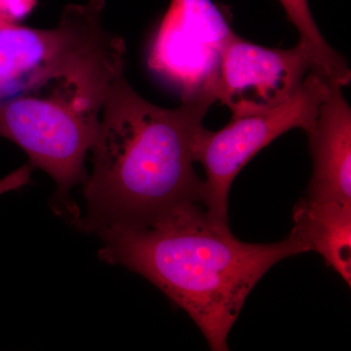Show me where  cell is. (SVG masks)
Returning a JSON list of instances; mask_svg holds the SVG:
<instances>
[{
    "label": "cell",
    "mask_w": 351,
    "mask_h": 351,
    "mask_svg": "<svg viewBox=\"0 0 351 351\" xmlns=\"http://www.w3.org/2000/svg\"><path fill=\"white\" fill-rule=\"evenodd\" d=\"M104 0L64 10L54 29L0 27V101L11 98L29 77L110 36L101 24Z\"/></svg>",
    "instance_id": "6"
},
{
    "label": "cell",
    "mask_w": 351,
    "mask_h": 351,
    "mask_svg": "<svg viewBox=\"0 0 351 351\" xmlns=\"http://www.w3.org/2000/svg\"><path fill=\"white\" fill-rule=\"evenodd\" d=\"M341 89L331 85L306 133L313 160L309 199L351 203V110Z\"/></svg>",
    "instance_id": "7"
},
{
    "label": "cell",
    "mask_w": 351,
    "mask_h": 351,
    "mask_svg": "<svg viewBox=\"0 0 351 351\" xmlns=\"http://www.w3.org/2000/svg\"><path fill=\"white\" fill-rule=\"evenodd\" d=\"M31 173V167L25 165L0 180V195L19 189L27 184L29 181Z\"/></svg>",
    "instance_id": "11"
},
{
    "label": "cell",
    "mask_w": 351,
    "mask_h": 351,
    "mask_svg": "<svg viewBox=\"0 0 351 351\" xmlns=\"http://www.w3.org/2000/svg\"><path fill=\"white\" fill-rule=\"evenodd\" d=\"M331 85L311 71L295 94L279 107L232 119L219 131L201 127L193 145V159L204 168L202 204L211 218L228 225V193L240 171L263 147L291 129L311 131Z\"/></svg>",
    "instance_id": "3"
},
{
    "label": "cell",
    "mask_w": 351,
    "mask_h": 351,
    "mask_svg": "<svg viewBox=\"0 0 351 351\" xmlns=\"http://www.w3.org/2000/svg\"><path fill=\"white\" fill-rule=\"evenodd\" d=\"M97 233L101 260L160 289L195 321L213 351L228 350V334L265 272L283 258L308 252L292 232L277 243L240 241L199 201Z\"/></svg>",
    "instance_id": "1"
},
{
    "label": "cell",
    "mask_w": 351,
    "mask_h": 351,
    "mask_svg": "<svg viewBox=\"0 0 351 351\" xmlns=\"http://www.w3.org/2000/svg\"><path fill=\"white\" fill-rule=\"evenodd\" d=\"M38 0H0V20L7 25L17 24L36 6Z\"/></svg>",
    "instance_id": "10"
},
{
    "label": "cell",
    "mask_w": 351,
    "mask_h": 351,
    "mask_svg": "<svg viewBox=\"0 0 351 351\" xmlns=\"http://www.w3.org/2000/svg\"><path fill=\"white\" fill-rule=\"evenodd\" d=\"M5 25H8L5 24V23L2 22V21L0 20V27H5Z\"/></svg>",
    "instance_id": "12"
},
{
    "label": "cell",
    "mask_w": 351,
    "mask_h": 351,
    "mask_svg": "<svg viewBox=\"0 0 351 351\" xmlns=\"http://www.w3.org/2000/svg\"><path fill=\"white\" fill-rule=\"evenodd\" d=\"M288 20L297 27L300 43L306 46L313 61L311 71L331 84L345 87L350 84L351 73L348 64L326 43L314 22L307 0H279Z\"/></svg>",
    "instance_id": "9"
},
{
    "label": "cell",
    "mask_w": 351,
    "mask_h": 351,
    "mask_svg": "<svg viewBox=\"0 0 351 351\" xmlns=\"http://www.w3.org/2000/svg\"><path fill=\"white\" fill-rule=\"evenodd\" d=\"M213 97L154 105L119 76L108 88L91 149L93 172L84 182L83 230L151 218L186 202H202L204 181L193 168V145Z\"/></svg>",
    "instance_id": "2"
},
{
    "label": "cell",
    "mask_w": 351,
    "mask_h": 351,
    "mask_svg": "<svg viewBox=\"0 0 351 351\" xmlns=\"http://www.w3.org/2000/svg\"><path fill=\"white\" fill-rule=\"evenodd\" d=\"M292 232L351 286V203L302 198L293 210Z\"/></svg>",
    "instance_id": "8"
},
{
    "label": "cell",
    "mask_w": 351,
    "mask_h": 351,
    "mask_svg": "<svg viewBox=\"0 0 351 351\" xmlns=\"http://www.w3.org/2000/svg\"><path fill=\"white\" fill-rule=\"evenodd\" d=\"M313 69L301 43L290 49L267 48L237 34L221 56L216 98L232 119L269 112L288 101Z\"/></svg>",
    "instance_id": "5"
},
{
    "label": "cell",
    "mask_w": 351,
    "mask_h": 351,
    "mask_svg": "<svg viewBox=\"0 0 351 351\" xmlns=\"http://www.w3.org/2000/svg\"><path fill=\"white\" fill-rule=\"evenodd\" d=\"M234 34L228 16L212 0H171L147 64L181 93L182 101L203 96L217 101L221 56Z\"/></svg>",
    "instance_id": "4"
}]
</instances>
